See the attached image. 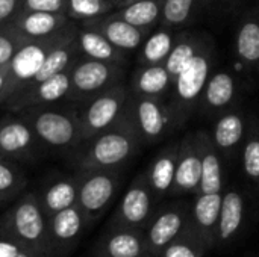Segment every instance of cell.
<instances>
[{"label":"cell","mask_w":259,"mask_h":257,"mask_svg":"<svg viewBox=\"0 0 259 257\" xmlns=\"http://www.w3.org/2000/svg\"><path fill=\"white\" fill-rule=\"evenodd\" d=\"M149 253L143 230L109 227L96 247L99 257H143Z\"/></svg>","instance_id":"obj_19"},{"label":"cell","mask_w":259,"mask_h":257,"mask_svg":"<svg viewBox=\"0 0 259 257\" xmlns=\"http://www.w3.org/2000/svg\"><path fill=\"white\" fill-rule=\"evenodd\" d=\"M211 42L206 36H202V35H197V33H191V32H187V33H179L178 36V41L171 50V53L168 55L167 61H165V68L168 70L170 76L175 77L187 67V64L196 56L200 53V50L208 44Z\"/></svg>","instance_id":"obj_32"},{"label":"cell","mask_w":259,"mask_h":257,"mask_svg":"<svg viewBox=\"0 0 259 257\" xmlns=\"http://www.w3.org/2000/svg\"><path fill=\"white\" fill-rule=\"evenodd\" d=\"M9 95V77L8 67H0V108Z\"/></svg>","instance_id":"obj_42"},{"label":"cell","mask_w":259,"mask_h":257,"mask_svg":"<svg viewBox=\"0 0 259 257\" xmlns=\"http://www.w3.org/2000/svg\"><path fill=\"white\" fill-rule=\"evenodd\" d=\"M0 156L20 165H32L46 156L30 124L17 112L5 111L0 117Z\"/></svg>","instance_id":"obj_9"},{"label":"cell","mask_w":259,"mask_h":257,"mask_svg":"<svg viewBox=\"0 0 259 257\" xmlns=\"http://www.w3.org/2000/svg\"><path fill=\"white\" fill-rule=\"evenodd\" d=\"M126 67L127 65L97 61L82 55L70 68V91L65 101L79 103L123 83Z\"/></svg>","instance_id":"obj_7"},{"label":"cell","mask_w":259,"mask_h":257,"mask_svg":"<svg viewBox=\"0 0 259 257\" xmlns=\"http://www.w3.org/2000/svg\"><path fill=\"white\" fill-rule=\"evenodd\" d=\"M27 186L23 165L0 156V201H14Z\"/></svg>","instance_id":"obj_33"},{"label":"cell","mask_w":259,"mask_h":257,"mask_svg":"<svg viewBox=\"0 0 259 257\" xmlns=\"http://www.w3.org/2000/svg\"><path fill=\"white\" fill-rule=\"evenodd\" d=\"M77 32V29H76ZM76 32L67 36L62 42H59L46 58L44 64L41 65L39 71L35 74V77L27 85L41 83L62 71H67L71 68V65L82 56L77 41H76ZM26 86V85H24Z\"/></svg>","instance_id":"obj_26"},{"label":"cell","mask_w":259,"mask_h":257,"mask_svg":"<svg viewBox=\"0 0 259 257\" xmlns=\"http://www.w3.org/2000/svg\"><path fill=\"white\" fill-rule=\"evenodd\" d=\"M76 41H77L80 53L87 58L127 65V61H129L127 53L117 48L100 32H97L91 27L77 24Z\"/></svg>","instance_id":"obj_25"},{"label":"cell","mask_w":259,"mask_h":257,"mask_svg":"<svg viewBox=\"0 0 259 257\" xmlns=\"http://www.w3.org/2000/svg\"><path fill=\"white\" fill-rule=\"evenodd\" d=\"M156 197L144 174H140L126 189L112 217L111 227H127L143 230L155 215Z\"/></svg>","instance_id":"obj_11"},{"label":"cell","mask_w":259,"mask_h":257,"mask_svg":"<svg viewBox=\"0 0 259 257\" xmlns=\"http://www.w3.org/2000/svg\"><path fill=\"white\" fill-rule=\"evenodd\" d=\"M127 86L131 94L164 98L173 86V77L165 65H138Z\"/></svg>","instance_id":"obj_23"},{"label":"cell","mask_w":259,"mask_h":257,"mask_svg":"<svg viewBox=\"0 0 259 257\" xmlns=\"http://www.w3.org/2000/svg\"><path fill=\"white\" fill-rule=\"evenodd\" d=\"M87 27H91L97 32H100L109 42H112L117 48L123 50L124 53H132L140 50L141 44L150 33L149 30L140 29L123 18L117 17L114 12H109L106 15L87 20L82 23H77Z\"/></svg>","instance_id":"obj_15"},{"label":"cell","mask_w":259,"mask_h":257,"mask_svg":"<svg viewBox=\"0 0 259 257\" xmlns=\"http://www.w3.org/2000/svg\"><path fill=\"white\" fill-rule=\"evenodd\" d=\"M74 24L67 14H55V12H41V11H21L11 26L14 30L27 42L35 39H44L53 36L68 26Z\"/></svg>","instance_id":"obj_17"},{"label":"cell","mask_w":259,"mask_h":257,"mask_svg":"<svg viewBox=\"0 0 259 257\" xmlns=\"http://www.w3.org/2000/svg\"><path fill=\"white\" fill-rule=\"evenodd\" d=\"M143 145L140 133L124 109L120 120L97 136L85 141L73 155L77 171L120 170Z\"/></svg>","instance_id":"obj_1"},{"label":"cell","mask_w":259,"mask_h":257,"mask_svg":"<svg viewBox=\"0 0 259 257\" xmlns=\"http://www.w3.org/2000/svg\"><path fill=\"white\" fill-rule=\"evenodd\" d=\"M126 111L131 115L143 144H155L182 127V123L170 101L162 97L131 94Z\"/></svg>","instance_id":"obj_6"},{"label":"cell","mask_w":259,"mask_h":257,"mask_svg":"<svg viewBox=\"0 0 259 257\" xmlns=\"http://www.w3.org/2000/svg\"><path fill=\"white\" fill-rule=\"evenodd\" d=\"M23 11V0H0V27L9 26Z\"/></svg>","instance_id":"obj_40"},{"label":"cell","mask_w":259,"mask_h":257,"mask_svg":"<svg viewBox=\"0 0 259 257\" xmlns=\"http://www.w3.org/2000/svg\"><path fill=\"white\" fill-rule=\"evenodd\" d=\"M191 227V214L182 204H175L155 212L147 226L146 244L152 256H159L162 250Z\"/></svg>","instance_id":"obj_13"},{"label":"cell","mask_w":259,"mask_h":257,"mask_svg":"<svg viewBox=\"0 0 259 257\" xmlns=\"http://www.w3.org/2000/svg\"><path fill=\"white\" fill-rule=\"evenodd\" d=\"M222 200H223L222 192H214V194L199 192L191 209V226L194 232H197L199 236L208 245H212L215 241Z\"/></svg>","instance_id":"obj_22"},{"label":"cell","mask_w":259,"mask_h":257,"mask_svg":"<svg viewBox=\"0 0 259 257\" xmlns=\"http://www.w3.org/2000/svg\"><path fill=\"white\" fill-rule=\"evenodd\" d=\"M0 238L17 244L33 257H52L49 218L35 192H23L0 218Z\"/></svg>","instance_id":"obj_2"},{"label":"cell","mask_w":259,"mask_h":257,"mask_svg":"<svg viewBox=\"0 0 259 257\" xmlns=\"http://www.w3.org/2000/svg\"><path fill=\"white\" fill-rule=\"evenodd\" d=\"M20 114L32 127L46 155H73L82 144L76 108L59 101L23 109Z\"/></svg>","instance_id":"obj_3"},{"label":"cell","mask_w":259,"mask_h":257,"mask_svg":"<svg viewBox=\"0 0 259 257\" xmlns=\"http://www.w3.org/2000/svg\"><path fill=\"white\" fill-rule=\"evenodd\" d=\"M24 42L26 41L14 30L11 24L0 27V67H8L17 50Z\"/></svg>","instance_id":"obj_38"},{"label":"cell","mask_w":259,"mask_h":257,"mask_svg":"<svg viewBox=\"0 0 259 257\" xmlns=\"http://www.w3.org/2000/svg\"><path fill=\"white\" fill-rule=\"evenodd\" d=\"M206 247H209L196 232L193 226L184 232L178 239L168 244L159 257H203Z\"/></svg>","instance_id":"obj_35"},{"label":"cell","mask_w":259,"mask_h":257,"mask_svg":"<svg viewBox=\"0 0 259 257\" xmlns=\"http://www.w3.org/2000/svg\"><path fill=\"white\" fill-rule=\"evenodd\" d=\"M132 2H137V0H120L117 5H115V8H120V6H124V5H127V3H132Z\"/></svg>","instance_id":"obj_43"},{"label":"cell","mask_w":259,"mask_h":257,"mask_svg":"<svg viewBox=\"0 0 259 257\" xmlns=\"http://www.w3.org/2000/svg\"><path fill=\"white\" fill-rule=\"evenodd\" d=\"M164 0H137L124 6L115 8L112 12L124 21L152 32L161 24Z\"/></svg>","instance_id":"obj_31"},{"label":"cell","mask_w":259,"mask_h":257,"mask_svg":"<svg viewBox=\"0 0 259 257\" xmlns=\"http://www.w3.org/2000/svg\"><path fill=\"white\" fill-rule=\"evenodd\" d=\"M70 91V70L62 71L41 83L26 85L9 95L2 108L9 112H20L23 109L50 103L65 101Z\"/></svg>","instance_id":"obj_12"},{"label":"cell","mask_w":259,"mask_h":257,"mask_svg":"<svg viewBox=\"0 0 259 257\" xmlns=\"http://www.w3.org/2000/svg\"><path fill=\"white\" fill-rule=\"evenodd\" d=\"M41 208L47 218L55 214L68 209L77 203V177L74 176H56L49 179L39 194H36Z\"/></svg>","instance_id":"obj_21"},{"label":"cell","mask_w":259,"mask_h":257,"mask_svg":"<svg viewBox=\"0 0 259 257\" xmlns=\"http://www.w3.org/2000/svg\"><path fill=\"white\" fill-rule=\"evenodd\" d=\"M200 156H202V177L199 192L202 194H214L222 192L223 189V168L220 151L217 150L211 133L206 130L197 132Z\"/></svg>","instance_id":"obj_24"},{"label":"cell","mask_w":259,"mask_h":257,"mask_svg":"<svg viewBox=\"0 0 259 257\" xmlns=\"http://www.w3.org/2000/svg\"><path fill=\"white\" fill-rule=\"evenodd\" d=\"M217 150L222 153H232L246 138V118L241 112L229 109L219 115V120L211 133Z\"/></svg>","instance_id":"obj_27"},{"label":"cell","mask_w":259,"mask_h":257,"mask_svg":"<svg viewBox=\"0 0 259 257\" xmlns=\"http://www.w3.org/2000/svg\"><path fill=\"white\" fill-rule=\"evenodd\" d=\"M77 206L88 224L96 223L111 206L121 186L120 170L77 171Z\"/></svg>","instance_id":"obj_8"},{"label":"cell","mask_w":259,"mask_h":257,"mask_svg":"<svg viewBox=\"0 0 259 257\" xmlns=\"http://www.w3.org/2000/svg\"><path fill=\"white\" fill-rule=\"evenodd\" d=\"M179 33L168 27L159 26L153 29L140 47L137 64L138 65H164L171 53Z\"/></svg>","instance_id":"obj_28"},{"label":"cell","mask_w":259,"mask_h":257,"mask_svg":"<svg viewBox=\"0 0 259 257\" xmlns=\"http://www.w3.org/2000/svg\"><path fill=\"white\" fill-rule=\"evenodd\" d=\"M243 170L249 179L259 182V127L253 126L243 144Z\"/></svg>","instance_id":"obj_37"},{"label":"cell","mask_w":259,"mask_h":257,"mask_svg":"<svg viewBox=\"0 0 259 257\" xmlns=\"http://www.w3.org/2000/svg\"><path fill=\"white\" fill-rule=\"evenodd\" d=\"M179 144H181V139L167 144L153 158L146 173H143L156 200L173 194Z\"/></svg>","instance_id":"obj_18"},{"label":"cell","mask_w":259,"mask_h":257,"mask_svg":"<svg viewBox=\"0 0 259 257\" xmlns=\"http://www.w3.org/2000/svg\"><path fill=\"white\" fill-rule=\"evenodd\" d=\"M0 257H33L29 254L27 251H24L23 248H20L17 244L0 238Z\"/></svg>","instance_id":"obj_41"},{"label":"cell","mask_w":259,"mask_h":257,"mask_svg":"<svg viewBox=\"0 0 259 257\" xmlns=\"http://www.w3.org/2000/svg\"><path fill=\"white\" fill-rule=\"evenodd\" d=\"M200 0H164L161 24L171 30L187 26L196 15Z\"/></svg>","instance_id":"obj_34"},{"label":"cell","mask_w":259,"mask_h":257,"mask_svg":"<svg viewBox=\"0 0 259 257\" xmlns=\"http://www.w3.org/2000/svg\"><path fill=\"white\" fill-rule=\"evenodd\" d=\"M143 257H150V253H147V254H146V256H143Z\"/></svg>","instance_id":"obj_46"},{"label":"cell","mask_w":259,"mask_h":257,"mask_svg":"<svg viewBox=\"0 0 259 257\" xmlns=\"http://www.w3.org/2000/svg\"><path fill=\"white\" fill-rule=\"evenodd\" d=\"M112 2H114V5H117V3H118L120 0H112Z\"/></svg>","instance_id":"obj_45"},{"label":"cell","mask_w":259,"mask_h":257,"mask_svg":"<svg viewBox=\"0 0 259 257\" xmlns=\"http://www.w3.org/2000/svg\"><path fill=\"white\" fill-rule=\"evenodd\" d=\"M0 203H2V201H0Z\"/></svg>","instance_id":"obj_48"},{"label":"cell","mask_w":259,"mask_h":257,"mask_svg":"<svg viewBox=\"0 0 259 257\" xmlns=\"http://www.w3.org/2000/svg\"><path fill=\"white\" fill-rule=\"evenodd\" d=\"M3 112H5V109H3V108H0V117H2V114H3Z\"/></svg>","instance_id":"obj_44"},{"label":"cell","mask_w":259,"mask_h":257,"mask_svg":"<svg viewBox=\"0 0 259 257\" xmlns=\"http://www.w3.org/2000/svg\"><path fill=\"white\" fill-rule=\"evenodd\" d=\"M215 65V48L212 41L208 42L199 55H196L187 67L173 80V105L182 126L190 115L199 108L203 89L208 79L214 73Z\"/></svg>","instance_id":"obj_4"},{"label":"cell","mask_w":259,"mask_h":257,"mask_svg":"<svg viewBox=\"0 0 259 257\" xmlns=\"http://www.w3.org/2000/svg\"><path fill=\"white\" fill-rule=\"evenodd\" d=\"M243 220H244L243 195L235 189L226 191L223 195V200H222V209H220L215 239L219 242L231 241L241 229Z\"/></svg>","instance_id":"obj_29"},{"label":"cell","mask_w":259,"mask_h":257,"mask_svg":"<svg viewBox=\"0 0 259 257\" xmlns=\"http://www.w3.org/2000/svg\"><path fill=\"white\" fill-rule=\"evenodd\" d=\"M77 29V23L68 26L62 32L44 38V39H35L24 42L17 53L14 55L12 61L8 65V77H9V95H12L15 91L27 85L35 74L39 71L41 65L44 64L47 55L67 36L74 33ZM8 95V97H9Z\"/></svg>","instance_id":"obj_10"},{"label":"cell","mask_w":259,"mask_h":257,"mask_svg":"<svg viewBox=\"0 0 259 257\" xmlns=\"http://www.w3.org/2000/svg\"><path fill=\"white\" fill-rule=\"evenodd\" d=\"M235 53L246 67H259V15L247 14L235 35Z\"/></svg>","instance_id":"obj_30"},{"label":"cell","mask_w":259,"mask_h":257,"mask_svg":"<svg viewBox=\"0 0 259 257\" xmlns=\"http://www.w3.org/2000/svg\"><path fill=\"white\" fill-rule=\"evenodd\" d=\"M203 2H209V0H203Z\"/></svg>","instance_id":"obj_47"},{"label":"cell","mask_w":259,"mask_h":257,"mask_svg":"<svg viewBox=\"0 0 259 257\" xmlns=\"http://www.w3.org/2000/svg\"><path fill=\"white\" fill-rule=\"evenodd\" d=\"M202 177V156L199 136L196 133H188L181 139L176 176H175V188L173 194H190L199 192Z\"/></svg>","instance_id":"obj_16"},{"label":"cell","mask_w":259,"mask_h":257,"mask_svg":"<svg viewBox=\"0 0 259 257\" xmlns=\"http://www.w3.org/2000/svg\"><path fill=\"white\" fill-rule=\"evenodd\" d=\"M90 226L77 204L49 218V241L52 257H67L79 244L85 227Z\"/></svg>","instance_id":"obj_14"},{"label":"cell","mask_w":259,"mask_h":257,"mask_svg":"<svg viewBox=\"0 0 259 257\" xmlns=\"http://www.w3.org/2000/svg\"><path fill=\"white\" fill-rule=\"evenodd\" d=\"M23 9L24 11L65 14L67 0H23Z\"/></svg>","instance_id":"obj_39"},{"label":"cell","mask_w":259,"mask_h":257,"mask_svg":"<svg viewBox=\"0 0 259 257\" xmlns=\"http://www.w3.org/2000/svg\"><path fill=\"white\" fill-rule=\"evenodd\" d=\"M238 94V82L228 70H219L211 74L203 89L199 106L208 115H220L234 105Z\"/></svg>","instance_id":"obj_20"},{"label":"cell","mask_w":259,"mask_h":257,"mask_svg":"<svg viewBox=\"0 0 259 257\" xmlns=\"http://www.w3.org/2000/svg\"><path fill=\"white\" fill-rule=\"evenodd\" d=\"M115 9L112 0H67V17L74 23H82L102 15H106Z\"/></svg>","instance_id":"obj_36"},{"label":"cell","mask_w":259,"mask_h":257,"mask_svg":"<svg viewBox=\"0 0 259 257\" xmlns=\"http://www.w3.org/2000/svg\"><path fill=\"white\" fill-rule=\"evenodd\" d=\"M129 95V86L123 82L91 98L73 103L76 108L82 141H90L114 126L123 115Z\"/></svg>","instance_id":"obj_5"}]
</instances>
